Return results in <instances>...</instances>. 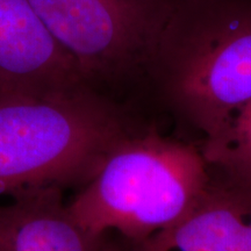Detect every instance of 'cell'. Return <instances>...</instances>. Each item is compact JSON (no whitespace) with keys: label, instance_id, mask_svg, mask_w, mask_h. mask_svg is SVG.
<instances>
[{"label":"cell","instance_id":"3","mask_svg":"<svg viewBox=\"0 0 251 251\" xmlns=\"http://www.w3.org/2000/svg\"><path fill=\"white\" fill-rule=\"evenodd\" d=\"M209 178V164L197 143L150 126L113 148L67 209L87 233L141 242L180 221Z\"/></svg>","mask_w":251,"mask_h":251},{"label":"cell","instance_id":"7","mask_svg":"<svg viewBox=\"0 0 251 251\" xmlns=\"http://www.w3.org/2000/svg\"><path fill=\"white\" fill-rule=\"evenodd\" d=\"M63 188L34 187L0 205V251H122L114 234L92 235L69 215Z\"/></svg>","mask_w":251,"mask_h":251},{"label":"cell","instance_id":"6","mask_svg":"<svg viewBox=\"0 0 251 251\" xmlns=\"http://www.w3.org/2000/svg\"><path fill=\"white\" fill-rule=\"evenodd\" d=\"M211 178L193 208L172 227L124 251H251V181L209 165Z\"/></svg>","mask_w":251,"mask_h":251},{"label":"cell","instance_id":"1","mask_svg":"<svg viewBox=\"0 0 251 251\" xmlns=\"http://www.w3.org/2000/svg\"><path fill=\"white\" fill-rule=\"evenodd\" d=\"M144 86L198 146L216 139L251 101V0H174Z\"/></svg>","mask_w":251,"mask_h":251},{"label":"cell","instance_id":"2","mask_svg":"<svg viewBox=\"0 0 251 251\" xmlns=\"http://www.w3.org/2000/svg\"><path fill=\"white\" fill-rule=\"evenodd\" d=\"M130 107L84 85L0 96V196L81 186L135 129Z\"/></svg>","mask_w":251,"mask_h":251},{"label":"cell","instance_id":"4","mask_svg":"<svg viewBox=\"0 0 251 251\" xmlns=\"http://www.w3.org/2000/svg\"><path fill=\"white\" fill-rule=\"evenodd\" d=\"M84 80L131 105L126 92L144 86L147 69L174 0H29Z\"/></svg>","mask_w":251,"mask_h":251},{"label":"cell","instance_id":"8","mask_svg":"<svg viewBox=\"0 0 251 251\" xmlns=\"http://www.w3.org/2000/svg\"><path fill=\"white\" fill-rule=\"evenodd\" d=\"M199 148L211 166L251 181V101L231 119L216 139Z\"/></svg>","mask_w":251,"mask_h":251},{"label":"cell","instance_id":"5","mask_svg":"<svg viewBox=\"0 0 251 251\" xmlns=\"http://www.w3.org/2000/svg\"><path fill=\"white\" fill-rule=\"evenodd\" d=\"M84 85L89 84L77 64L29 0H0V96H42Z\"/></svg>","mask_w":251,"mask_h":251}]
</instances>
